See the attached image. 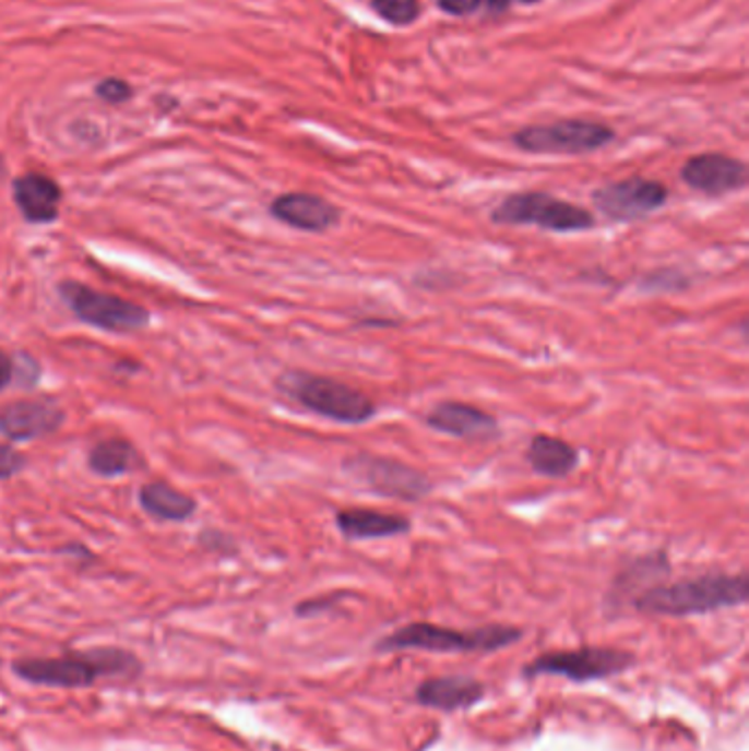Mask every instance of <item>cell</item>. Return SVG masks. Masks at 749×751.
<instances>
[{
	"label": "cell",
	"instance_id": "obj_1",
	"mask_svg": "<svg viewBox=\"0 0 749 751\" xmlns=\"http://www.w3.org/2000/svg\"><path fill=\"white\" fill-rule=\"evenodd\" d=\"M143 666L134 653L123 648L73 651L60 657H29L14 664V672L29 683L49 688H91L97 681H130Z\"/></svg>",
	"mask_w": 749,
	"mask_h": 751
},
{
	"label": "cell",
	"instance_id": "obj_2",
	"mask_svg": "<svg viewBox=\"0 0 749 751\" xmlns=\"http://www.w3.org/2000/svg\"><path fill=\"white\" fill-rule=\"evenodd\" d=\"M745 603V574H703L670 585H653L633 600V607L649 616L688 618L740 607Z\"/></svg>",
	"mask_w": 749,
	"mask_h": 751
},
{
	"label": "cell",
	"instance_id": "obj_3",
	"mask_svg": "<svg viewBox=\"0 0 749 751\" xmlns=\"http://www.w3.org/2000/svg\"><path fill=\"white\" fill-rule=\"evenodd\" d=\"M275 388L297 407L336 425L360 427L379 414V405L365 392L336 381L332 376L288 369L280 376Z\"/></svg>",
	"mask_w": 749,
	"mask_h": 751
},
{
	"label": "cell",
	"instance_id": "obj_4",
	"mask_svg": "<svg viewBox=\"0 0 749 751\" xmlns=\"http://www.w3.org/2000/svg\"><path fill=\"white\" fill-rule=\"evenodd\" d=\"M521 631L516 627L503 624H488L482 629L460 631L429 622H412L388 637H383L377 648L383 653L394 651H427V653H492L512 646L521 640Z\"/></svg>",
	"mask_w": 749,
	"mask_h": 751
},
{
	"label": "cell",
	"instance_id": "obj_5",
	"mask_svg": "<svg viewBox=\"0 0 749 751\" xmlns=\"http://www.w3.org/2000/svg\"><path fill=\"white\" fill-rule=\"evenodd\" d=\"M490 223L503 227H538L549 234H585L596 229V216L547 192H516L492 212Z\"/></svg>",
	"mask_w": 749,
	"mask_h": 751
},
{
	"label": "cell",
	"instance_id": "obj_6",
	"mask_svg": "<svg viewBox=\"0 0 749 751\" xmlns=\"http://www.w3.org/2000/svg\"><path fill=\"white\" fill-rule=\"evenodd\" d=\"M341 468L349 479L385 499L420 503L433 492L431 477L420 468L369 451H356L347 455Z\"/></svg>",
	"mask_w": 749,
	"mask_h": 751
},
{
	"label": "cell",
	"instance_id": "obj_7",
	"mask_svg": "<svg viewBox=\"0 0 749 751\" xmlns=\"http://www.w3.org/2000/svg\"><path fill=\"white\" fill-rule=\"evenodd\" d=\"M58 295L67 303V308L80 319L82 323L112 332V334H130L145 330L150 325V310L117 297L112 293H102L75 279H64L58 284Z\"/></svg>",
	"mask_w": 749,
	"mask_h": 751
},
{
	"label": "cell",
	"instance_id": "obj_8",
	"mask_svg": "<svg viewBox=\"0 0 749 751\" xmlns=\"http://www.w3.org/2000/svg\"><path fill=\"white\" fill-rule=\"evenodd\" d=\"M614 139V128L585 119L527 126L512 134V143L530 154H590L607 147Z\"/></svg>",
	"mask_w": 749,
	"mask_h": 751
},
{
	"label": "cell",
	"instance_id": "obj_9",
	"mask_svg": "<svg viewBox=\"0 0 749 751\" xmlns=\"http://www.w3.org/2000/svg\"><path fill=\"white\" fill-rule=\"evenodd\" d=\"M633 655L616 648H581V651H558L545 653L532 659L523 675L525 677H563L574 683L598 681L616 677L629 670Z\"/></svg>",
	"mask_w": 749,
	"mask_h": 751
},
{
	"label": "cell",
	"instance_id": "obj_10",
	"mask_svg": "<svg viewBox=\"0 0 749 751\" xmlns=\"http://www.w3.org/2000/svg\"><path fill=\"white\" fill-rule=\"evenodd\" d=\"M670 199V190L662 180L625 178L607 182L592 194L594 207L611 223H638L659 212Z\"/></svg>",
	"mask_w": 749,
	"mask_h": 751
},
{
	"label": "cell",
	"instance_id": "obj_11",
	"mask_svg": "<svg viewBox=\"0 0 749 751\" xmlns=\"http://www.w3.org/2000/svg\"><path fill=\"white\" fill-rule=\"evenodd\" d=\"M679 174L690 190L710 199L740 192L747 184V165L721 152H703L690 156Z\"/></svg>",
	"mask_w": 749,
	"mask_h": 751
},
{
	"label": "cell",
	"instance_id": "obj_12",
	"mask_svg": "<svg viewBox=\"0 0 749 751\" xmlns=\"http://www.w3.org/2000/svg\"><path fill=\"white\" fill-rule=\"evenodd\" d=\"M64 409L51 398H19L0 407V436L12 442L43 440L62 429Z\"/></svg>",
	"mask_w": 749,
	"mask_h": 751
},
{
	"label": "cell",
	"instance_id": "obj_13",
	"mask_svg": "<svg viewBox=\"0 0 749 751\" xmlns=\"http://www.w3.org/2000/svg\"><path fill=\"white\" fill-rule=\"evenodd\" d=\"M271 216L304 234H328L341 225V210L328 199L310 192H288L273 199Z\"/></svg>",
	"mask_w": 749,
	"mask_h": 751
},
{
	"label": "cell",
	"instance_id": "obj_14",
	"mask_svg": "<svg viewBox=\"0 0 749 751\" xmlns=\"http://www.w3.org/2000/svg\"><path fill=\"white\" fill-rule=\"evenodd\" d=\"M425 422L429 429L442 436H451L457 440H497L501 436L499 420L468 403L460 401H442L438 403L427 416Z\"/></svg>",
	"mask_w": 749,
	"mask_h": 751
},
{
	"label": "cell",
	"instance_id": "obj_15",
	"mask_svg": "<svg viewBox=\"0 0 749 751\" xmlns=\"http://www.w3.org/2000/svg\"><path fill=\"white\" fill-rule=\"evenodd\" d=\"M12 196L29 225H54L60 218L62 187L47 174L29 171L12 182Z\"/></svg>",
	"mask_w": 749,
	"mask_h": 751
},
{
	"label": "cell",
	"instance_id": "obj_16",
	"mask_svg": "<svg viewBox=\"0 0 749 751\" xmlns=\"http://www.w3.org/2000/svg\"><path fill=\"white\" fill-rule=\"evenodd\" d=\"M334 525L345 540L396 538L412 532L414 523L405 514H390L369 508H345L334 514Z\"/></svg>",
	"mask_w": 749,
	"mask_h": 751
},
{
	"label": "cell",
	"instance_id": "obj_17",
	"mask_svg": "<svg viewBox=\"0 0 749 751\" xmlns=\"http://www.w3.org/2000/svg\"><path fill=\"white\" fill-rule=\"evenodd\" d=\"M486 694V688L466 675H447L427 679L416 690V703L440 710V712H457L477 705Z\"/></svg>",
	"mask_w": 749,
	"mask_h": 751
},
{
	"label": "cell",
	"instance_id": "obj_18",
	"mask_svg": "<svg viewBox=\"0 0 749 751\" xmlns=\"http://www.w3.org/2000/svg\"><path fill=\"white\" fill-rule=\"evenodd\" d=\"M530 468L545 479H566L581 464V451L563 438L536 433L525 451Z\"/></svg>",
	"mask_w": 749,
	"mask_h": 751
},
{
	"label": "cell",
	"instance_id": "obj_19",
	"mask_svg": "<svg viewBox=\"0 0 749 751\" xmlns=\"http://www.w3.org/2000/svg\"><path fill=\"white\" fill-rule=\"evenodd\" d=\"M670 574V562H668V553L664 549H655L651 553L644 556H635L631 558L625 570L616 576L611 592L607 596V603H611V607H618L627 600V596H633V600L646 592V583L651 581H659L666 579Z\"/></svg>",
	"mask_w": 749,
	"mask_h": 751
},
{
	"label": "cell",
	"instance_id": "obj_20",
	"mask_svg": "<svg viewBox=\"0 0 749 751\" xmlns=\"http://www.w3.org/2000/svg\"><path fill=\"white\" fill-rule=\"evenodd\" d=\"M139 505L147 516L156 521H167V523L187 521L199 508L197 499L180 492L167 481L143 484L139 488Z\"/></svg>",
	"mask_w": 749,
	"mask_h": 751
},
{
	"label": "cell",
	"instance_id": "obj_21",
	"mask_svg": "<svg viewBox=\"0 0 749 751\" xmlns=\"http://www.w3.org/2000/svg\"><path fill=\"white\" fill-rule=\"evenodd\" d=\"M86 462H88V468L97 477H106V479L121 477V475L134 473V470L145 466L143 457L132 446V442H128L123 438H108V440L97 442L88 451Z\"/></svg>",
	"mask_w": 749,
	"mask_h": 751
},
{
	"label": "cell",
	"instance_id": "obj_22",
	"mask_svg": "<svg viewBox=\"0 0 749 751\" xmlns=\"http://www.w3.org/2000/svg\"><path fill=\"white\" fill-rule=\"evenodd\" d=\"M694 279L681 269H655L640 279V290L644 293H679L688 290Z\"/></svg>",
	"mask_w": 749,
	"mask_h": 751
},
{
	"label": "cell",
	"instance_id": "obj_23",
	"mask_svg": "<svg viewBox=\"0 0 749 751\" xmlns=\"http://www.w3.org/2000/svg\"><path fill=\"white\" fill-rule=\"evenodd\" d=\"M371 8L392 25H412L420 16L418 0H371Z\"/></svg>",
	"mask_w": 749,
	"mask_h": 751
},
{
	"label": "cell",
	"instance_id": "obj_24",
	"mask_svg": "<svg viewBox=\"0 0 749 751\" xmlns=\"http://www.w3.org/2000/svg\"><path fill=\"white\" fill-rule=\"evenodd\" d=\"M27 466V457L10 444H0V481L21 475Z\"/></svg>",
	"mask_w": 749,
	"mask_h": 751
},
{
	"label": "cell",
	"instance_id": "obj_25",
	"mask_svg": "<svg viewBox=\"0 0 749 751\" xmlns=\"http://www.w3.org/2000/svg\"><path fill=\"white\" fill-rule=\"evenodd\" d=\"M16 365V373H14V383H21L25 388H34L40 381V365L36 358H32L29 354H21L14 358Z\"/></svg>",
	"mask_w": 749,
	"mask_h": 751
},
{
	"label": "cell",
	"instance_id": "obj_26",
	"mask_svg": "<svg viewBox=\"0 0 749 751\" xmlns=\"http://www.w3.org/2000/svg\"><path fill=\"white\" fill-rule=\"evenodd\" d=\"M97 97L104 99L106 104H123L126 99L132 97V88L128 82L110 78L97 84Z\"/></svg>",
	"mask_w": 749,
	"mask_h": 751
},
{
	"label": "cell",
	"instance_id": "obj_27",
	"mask_svg": "<svg viewBox=\"0 0 749 751\" xmlns=\"http://www.w3.org/2000/svg\"><path fill=\"white\" fill-rule=\"evenodd\" d=\"M484 0H438V5L442 12L451 16H468L479 10Z\"/></svg>",
	"mask_w": 749,
	"mask_h": 751
},
{
	"label": "cell",
	"instance_id": "obj_28",
	"mask_svg": "<svg viewBox=\"0 0 749 751\" xmlns=\"http://www.w3.org/2000/svg\"><path fill=\"white\" fill-rule=\"evenodd\" d=\"M343 594H334V596H328V598H317V600H306L301 605H297V616L299 618H308V616H317V613H323L328 609L334 607L336 598H341Z\"/></svg>",
	"mask_w": 749,
	"mask_h": 751
},
{
	"label": "cell",
	"instance_id": "obj_29",
	"mask_svg": "<svg viewBox=\"0 0 749 751\" xmlns=\"http://www.w3.org/2000/svg\"><path fill=\"white\" fill-rule=\"evenodd\" d=\"M14 373H16L14 356L8 354L3 347H0V392L8 390L10 385H14Z\"/></svg>",
	"mask_w": 749,
	"mask_h": 751
},
{
	"label": "cell",
	"instance_id": "obj_30",
	"mask_svg": "<svg viewBox=\"0 0 749 751\" xmlns=\"http://www.w3.org/2000/svg\"><path fill=\"white\" fill-rule=\"evenodd\" d=\"M201 540H212V543H203V545L214 549V551H231L234 549V540L223 532H205Z\"/></svg>",
	"mask_w": 749,
	"mask_h": 751
},
{
	"label": "cell",
	"instance_id": "obj_31",
	"mask_svg": "<svg viewBox=\"0 0 749 751\" xmlns=\"http://www.w3.org/2000/svg\"><path fill=\"white\" fill-rule=\"evenodd\" d=\"M358 325L362 327H396L401 325L396 319H383V317H371V319H360Z\"/></svg>",
	"mask_w": 749,
	"mask_h": 751
},
{
	"label": "cell",
	"instance_id": "obj_32",
	"mask_svg": "<svg viewBox=\"0 0 749 751\" xmlns=\"http://www.w3.org/2000/svg\"><path fill=\"white\" fill-rule=\"evenodd\" d=\"M486 5L490 12H503L510 5V0H486Z\"/></svg>",
	"mask_w": 749,
	"mask_h": 751
},
{
	"label": "cell",
	"instance_id": "obj_33",
	"mask_svg": "<svg viewBox=\"0 0 749 751\" xmlns=\"http://www.w3.org/2000/svg\"><path fill=\"white\" fill-rule=\"evenodd\" d=\"M3 178H5V160L0 158V180H3Z\"/></svg>",
	"mask_w": 749,
	"mask_h": 751
},
{
	"label": "cell",
	"instance_id": "obj_34",
	"mask_svg": "<svg viewBox=\"0 0 749 751\" xmlns=\"http://www.w3.org/2000/svg\"><path fill=\"white\" fill-rule=\"evenodd\" d=\"M519 3H523V5H532V3H538V0H519Z\"/></svg>",
	"mask_w": 749,
	"mask_h": 751
}]
</instances>
